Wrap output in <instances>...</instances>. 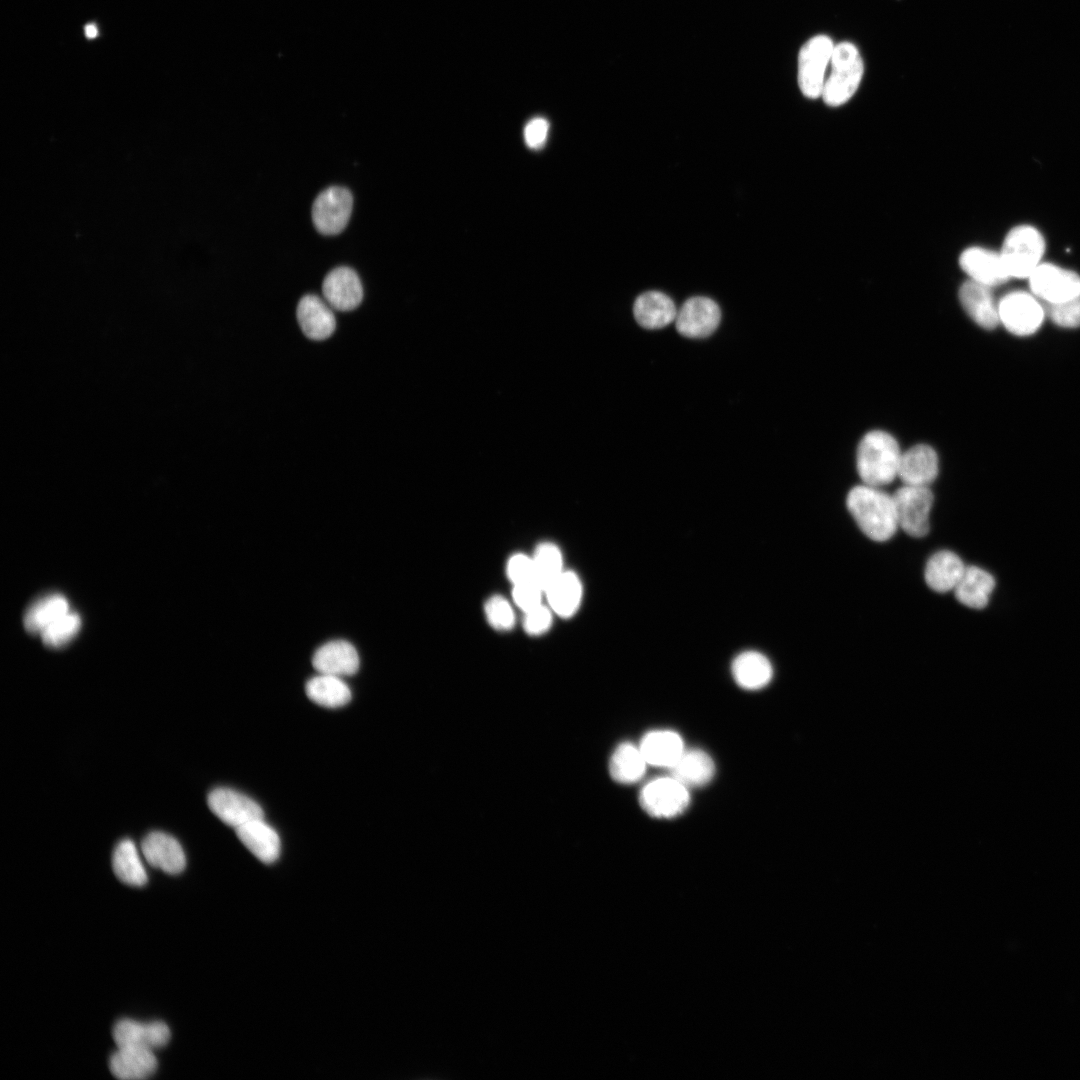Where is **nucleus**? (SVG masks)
<instances>
[{
  "instance_id": "23",
  "label": "nucleus",
  "mask_w": 1080,
  "mask_h": 1080,
  "mask_svg": "<svg viewBox=\"0 0 1080 1080\" xmlns=\"http://www.w3.org/2000/svg\"><path fill=\"white\" fill-rule=\"evenodd\" d=\"M236 834L244 846L261 862L270 864L279 857L280 838L263 819L253 820L236 828Z\"/></svg>"
},
{
  "instance_id": "20",
  "label": "nucleus",
  "mask_w": 1080,
  "mask_h": 1080,
  "mask_svg": "<svg viewBox=\"0 0 1080 1080\" xmlns=\"http://www.w3.org/2000/svg\"><path fill=\"white\" fill-rule=\"evenodd\" d=\"M312 664L319 673L342 678L357 672L359 657L351 643L334 640L325 643L315 651Z\"/></svg>"
},
{
  "instance_id": "41",
  "label": "nucleus",
  "mask_w": 1080,
  "mask_h": 1080,
  "mask_svg": "<svg viewBox=\"0 0 1080 1080\" xmlns=\"http://www.w3.org/2000/svg\"><path fill=\"white\" fill-rule=\"evenodd\" d=\"M549 131V123L544 118L530 120L524 128L526 144L533 149L540 148L546 141Z\"/></svg>"
},
{
  "instance_id": "17",
  "label": "nucleus",
  "mask_w": 1080,
  "mask_h": 1080,
  "mask_svg": "<svg viewBox=\"0 0 1080 1080\" xmlns=\"http://www.w3.org/2000/svg\"><path fill=\"white\" fill-rule=\"evenodd\" d=\"M332 307L317 295L303 296L297 306V320L302 332L315 341L330 337L336 328Z\"/></svg>"
},
{
  "instance_id": "5",
  "label": "nucleus",
  "mask_w": 1080,
  "mask_h": 1080,
  "mask_svg": "<svg viewBox=\"0 0 1080 1080\" xmlns=\"http://www.w3.org/2000/svg\"><path fill=\"white\" fill-rule=\"evenodd\" d=\"M834 47L833 41L826 35H816L801 47L797 76L799 88L805 97L815 99L822 96Z\"/></svg>"
},
{
  "instance_id": "9",
  "label": "nucleus",
  "mask_w": 1080,
  "mask_h": 1080,
  "mask_svg": "<svg viewBox=\"0 0 1080 1080\" xmlns=\"http://www.w3.org/2000/svg\"><path fill=\"white\" fill-rule=\"evenodd\" d=\"M1031 293L1044 304L1080 296V276L1060 266L1041 263L1028 277Z\"/></svg>"
},
{
  "instance_id": "22",
  "label": "nucleus",
  "mask_w": 1080,
  "mask_h": 1080,
  "mask_svg": "<svg viewBox=\"0 0 1080 1080\" xmlns=\"http://www.w3.org/2000/svg\"><path fill=\"white\" fill-rule=\"evenodd\" d=\"M633 314L643 328L659 329L675 320L677 309L668 295L660 291H647L636 298Z\"/></svg>"
},
{
  "instance_id": "15",
  "label": "nucleus",
  "mask_w": 1080,
  "mask_h": 1080,
  "mask_svg": "<svg viewBox=\"0 0 1080 1080\" xmlns=\"http://www.w3.org/2000/svg\"><path fill=\"white\" fill-rule=\"evenodd\" d=\"M113 1038L118 1047L154 1050L168 1043L170 1030L165 1023L160 1021L141 1023L131 1019H122L114 1026Z\"/></svg>"
},
{
  "instance_id": "21",
  "label": "nucleus",
  "mask_w": 1080,
  "mask_h": 1080,
  "mask_svg": "<svg viewBox=\"0 0 1080 1080\" xmlns=\"http://www.w3.org/2000/svg\"><path fill=\"white\" fill-rule=\"evenodd\" d=\"M111 1073L119 1079L137 1080L152 1076L157 1069L153 1050L138 1047H118L109 1061Z\"/></svg>"
},
{
  "instance_id": "12",
  "label": "nucleus",
  "mask_w": 1080,
  "mask_h": 1080,
  "mask_svg": "<svg viewBox=\"0 0 1080 1080\" xmlns=\"http://www.w3.org/2000/svg\"><path fill=\"white\" fill-rule=\"evenodd\" d=\"M210 810L225 824L235 829L257 819L264 813L258 803L229 788H216L207 798Z\"/></svg>"
},
{
  "instance_id": "29",
  "label": "nucleus",
  "mask_w": 1080,
  "mask_h": 1080,
  "mask_svg": "<svg viewBox=\"0 0 1080 1080\" xmlns=\"http://www.w3.org/2000/svg\"><path fill=\"white\" fill-rule=\"evenodd\" d=\"M732 674L740 687L755 690L769 683L773 669L770 661L763 654L757 651H746L734 659Z\"/></svg>"
},
{
  "instance_id": "8",
  "label": "nucleus",
  "mask_w": 1080,
  "mask_h": 1080,
  "mask_svg": "<svg viewBox=\"0 0 1080 1080\" xmlns=\"http://www.w3.org/2000/svg\"><path fill=\"white\" fill-rule=\"evenodd\" d=\"M688 788L674 777H661L648 782L640 792L642 808L656 818H673L689 805Z\"/></svg>"
},
{
  "instance_id": "19",
  "label": "nucleus",
  "mask_w": 1080,
  "mask_h": 1080,
  "mask_svg": "<svg viewBox=\"0 0 1080 1080\" xmlns=\"http://www.w3.org/2000/svg\"><path fill=\"white\" fill-rule=\"evenodd\" d=\"M960 303L968 316L980 327L994 329L999 323L998 303L991 288L972 280L959 288Z\"/></svg>"
},
{
  "instance_id": "16",
  "label": "nucleus",
  "mask_w": 1080,
  "mask_h": 1080,
  "mask_svg": "<svg viewBox=\"0 0 1080 1080\" xmlns=\"http://www.w3.org/2000/svg\"><path fill=\"white\" fill-rule=\"evenodd\" d=\"M146 861L168 874H178L186 865L182 846L172 836L163 832H151L141 842Z\"/></svg>"
},
{
  "instance_id": "10",
  "label": "nucleus",
  "mask_w": 1080,
  "mask_h": 1080,
  "mask_svg": "<svg viewBox=\"0 0 1080 1080\" xmlns=\"http://www.w3.org/2000/svg\"><path fill=\"white\" fill-rule=\"evenodd\" d=\"M353 206L349 190L332 186L322 191L312 206V219L316 229L324 235L340 233L347 225Z\"/></svg>"
},
{
  "instance_id": "32",
  "label": "nucleus",
  "mask_w": 1080,
  "mask_h": 1080,
  "mask_svg": "<svg viewBox=\"0 0 1080 1080\" xmlns=\"http://www.w3.org/2000/svg\"><path fill=\"white\" fill-rule=\"evenodd\" d=\"M112 866L117 878L127 885L143 886L148 880L138 850L130 839H124L116 846Z\"/></svg>"
},
{
  "instance_id": "36",
  "label": "nucleus",
  "mask_w": 1080,
  "mask_h": 1080,
  "mask_svg": "<svg viewBox=\"0 0 1080 1080\" xmlns=\"http://www.w3.org/2000/svg\"><path fill=\"white\" fill-rule=\"evenodd\" d=\"M488 623L495 630L509 631L515 624V615L509 601L500 595L490 597L484 605Z\"/></svg>"
},
{
  "instance_id": "11",
  "label": "nucleus",
  "mask_w": 1080,
  "mask_h": 1080,
  "mask_svg": "<svg viewBox=\"0 0 1080 1080\" xmlns=\"http://www.w3.org/2000/svg\"><path fill=\"white\" fill-rule=\"evenodd\" d=\"M720 319V308L714 300L694 296L686 300L677 311L675 325L677 331L685 337L704 338L717 329Z\"/></svg>"
},
{
  "instance_id": "28",
  "label": "nucleus",
  "mask_w": 1080,
  "mask_h": 1080,
  "mask_svg": "<svg viewBox=\"0 0 1080 1080\" xmlns=\"http://www.w3.org/2000/svg\"><path fill=\"white\" fill-rule=\"evenodd\" d=\"M994 587L995 580L990 573L979 567L969 566L953 591L961 604L982 609L988 604Z\"/></svg>"
},
{
  "instance_id": "30",
  "label": "nucleus",
  "mask_w": 1080,
  "mask_h": 1080,
  "mask_svg": "<svg viewBox=\"0 0 1080 1080\" xmlns=\"http://www.w3.org/2000/svg\"><path fill=\"white\" fill-rule=\"evenodd\" d=\"M308 698L319 706L338 708L351 700V691L341 677L322 674L308 680L305 687Z\"/></svg>"
},
{
  "instance_id": "40",
  "label": "nucleus",
  "mask_w": 1080,
  "mask_h": 1080,
  "mask_svg": "<svg viewBox=\"0 0 1080 1080\" xmlns=\"http://www.w3.org/2000/svg\"><path fill=\"white\" fill-rule=\"evenodd\" d=\"M506 572L513 585L534 581L532 557L523 553L512 555L507 562Z\"/></svg>"
},
{
  "instance_id": "4",
  "label": "nucleus",
  "mask_w": 1080,
  "mask_h": 1080,
  "mask_svg": "<svg viewBox=\"0 0 1080 1080\" xmlns=\"http://www.w3.org/2000/svg\"><path fill=\"white\" fill-rule=\"evenodd\" d=\"M1044 252V237L1030 225H1019L1011 229L1000 250L1010 278H1028L1041 264Z\"/></svg>"
},
{
  "instance_id": "24",
  "label": "nucleus",
  "mask_w": 1080,
  "mask_h": 1080,
  "mask_svg": "<svg viewBox=\"0 0 1080 1080\" xmlns=\"http://www.w3.org/2000/svg\"><path fill=\"white\" fill-rule=\"evenodd\" d=\"M965 569L966 566L957 554L942 550L930 557L925 567L924 577L932 590L945 593L954 590Z\"/></svg>"
},
{
  "instance_id": "1",
  "label": "nucleus",
  "mask_w": 1080,
  "mask_h": 1080,
  "mask_svg": "<svg viewBox=\"0 0 1080 1080\" xmlns=\"http://www.w3.org/2000/svg\"><path fill=\"white\" fill-rule=\"evenodd\" d=\"M846 504L861 531L874 541H887L899 528L893 497L880 487L864 483L855 486Z\"/></svg>"
},
{
  "instance_id": "42",
  "label": "nucleus",
  "mask_w": 1080,
  "mask_h": 1080,
  "mask_svg": "<svg viewBox=\"0 0 1080 1080\" xmlns=\"http://www.w3.org/2000/svg\"><path fill=\"white\" fill-rule=\"evenodd\" d=\"M85 36L89 39H93L98 36V28L94 24H88L84 29Z\"/></svg>"
},
{
  "instance_id": "38",
  "label": "nucleus",
  "mask_w": 1080,
  "mask_h": 1080,
  "mask_svg": "<svg viewBox=\"0 0 1080 1080\" xmlns=\"http://www.w3.org/2000/svg\"><path fill=\"white\" fill-rule=\"evenodd\" d=\"M543 594L544 590L535 581L513 585V600L524 613L542 604Z\"/></svg>"
},
{
  "instance_id": "26",
  "label": "nucleus",
  "mask_w": 1080,
  "mask_h": 1080,
  "mask_svg": "<svg viewBox=\"0 0 1080 1080\" xmlns=\"http://www.w3.org/2000/svg\"><path fill=\"white\" fill-rule=\"evenodd\" d=\"M647 764L670 768L684 751L681 737L670 730L647 733L639 746Z\"/></svg>"
},
{
  "instance_id": "3",
  "label": "nucleus",
  "mask_w": 1080,
  "mask_h": 1080,
  "mask_svg": "<svg viewBox=\"0 0 1080 1080\" xmlns=\"http://www.w3.org/2000/svg\"><path fill=\"white\" fill-rule=\"evenodd\" d=\"M863 72V61L854 44L841 42L835 45L821 96L824 102L838 107L849 101L861 83Z\"/></svg>"
},
{
  "instance_id": "18",
  "label": "nucleus",
  "mask_w": 1080,
  "mask_h": 1080,
  "mask_svg": "<svg viewBox=\"0 0 1080 1080\" xmlns=\"http://www.w3.org/2000/svg\"><path fill=\"white\" fill-rule=\"evenodd\" d=\"M938 466L935 450L929 445L918 444L902 453L898 477L905 485L928 487L937 477Z\"/></svg>"
},
{
  "instance_id": "13",
  "label": "nucleus",
  "mask_w": 1080,
  "mask_h": 1080,
  "mask_svg": "<svg viewBox=\"0 0 1080 1080\" xmlns=\"http://www.w3.org/2000/svg\"><path fill=\"white\" fill-rule=\"evenodd\" d=\"M961 269L969 280L990 288L1001 285L1010 279L1000 252L983 247H969L959 257Z\"/></svg>"
},
{
  "instance_id": "25",
  "label": "nucleus",
  "mask_w": 1080,
  "mask_h": 1080,
  "mask_svg": "<svg viewBox=\"0 0 1080 1080\" xmlns=\"http://www.w3.org/2000/svg\"><path fill=\"white\" fill-rule=\"evenodd\" d=\"M551 610L562 618L572 617L578 610L583 587L573 571H563L544 591Z\"/></svg>"
},
{
  "instance_id": "14",
  "label": "nucleus",
  "mask_w": 1080,
  "mask_h": 1080,
  "mask_svg": "<svg viewBox=\"0 0 1080 1080\" xmlns=\"http://www.w3.org/2000/svg\"><path fill=\"white\" fill-rule=\"evenodd\" d=\"M322 292L325 301L338 311L355 309L363 298V288L357 273L345 266L337 267L326 275Z\"/></svg>"
},
{
  "instance_id": "39",
  "label": "nucleus",
  "mask_w": 1080,
  "mask_h": 1080,
  "mask_svg": "<svg viewBox=\"0 0 1080 1080\" xmlns=\"http://www.w3.org/2000/svg\"><path fill=\"white\" fill-rule=\"evenodd\" d=\"M524 614L523 627L531 636L542 635L551 627L553 617L550 607L540 604Z\"/></svg>"
},
{
  "instance_id": "33",
  "label": "nucleus",
  "mask_w": 1080,
  "mask_h": 1080,
  "mask_svg": "<svg viewBox=\"0 0 1080 1080\" xmlns=\"http://www.w3.org/2000/svg\"><path fill=\"white\" fill-rule=\"evenodd\" d=\"M69 611L67 599L60 594L47 595L25 612L23 623L31 634H41L51 623Z\"/></svg>"
},
{
  "instance_id": "35",
  "label": "nucleus",
  "mask_w": 1080,
  "mask_h": 1080,
  "mask_svg": "<svg viewBox=\"0 0 1080 1080\" xmlns=\"http://www.w3.org/2000/svg\"><path fill=\"white\" fill-rule=\"evenodd\" d=\"M81 617L68 611L51 623L42 633V641L49 647H60L68 643L80 630Z\"/></svg>"
},
{
  "instance_id": "6",
  "label": "nucleus",
  "mask_w": 1080,
  "mask_h": 1080,
  "mask_svg": "<svg viewBox=\"0 0 1080 1080\" xmlns=\"http://www.w3.org/2000/svg\"><path fill=\"white\" fill-rule=\"evenodd\" d=\"M1000 323L1012 334L1035 333L1046 316L1043 303L1032 293L1013 291L998 302Z\"/></svg>"
},
{
  "instance_id": "34",
  "label": "nucleus",
  "mask_w": 1080,
  "mask_h": 1080,
  "mask_svg": "<svg viewBox=\"0 0 1080 1080\" xmlns=\"http://www.w3.org/2000/svg\"><path fill=\"white\" fill-rule=\"evenodd\" d=\"M534 581L545 589L563 573V556L560 548L552 542L539 544L532 556Z\"/></svg>"
},
{
  "instance_id": "37",
  "label": "nucleus",
  "mask_w": 1080,
  "mask_h": 1080,
  "mask_svg": "<svg viewBox=\"0 0 1080 1080\" xmlns=\"http://www.w3.org/2000/svg\"><path fill=\"white\" fill-rule=\"evenodd\" d=\"M1046 315L1056 325L1063 328L1080 326V296L1067 301L1044 304Z\"/></svg>"
},
{
  "instance_id": "27",
  "label": "nucleus",
  "mask_w": 1080,
  "mask_h": 1080,
  "mask_svg": "<svg viewBox=\"0 0 1080 1080\" xmlns=\"http://www.w3.org/2000/svg\"><path fill=\"white\" fill-rule=\"evenodd\" d=\"M669 769L671 776L687 788L706 785L715 772L711 757L704 751L697 749L684 750Z\"/></svg>"
},
{
  "instance_id": "2",
  "label": "nucleus",
  "mask_w": 1080,
  "mask_h": 1080,
  "mask_svg": "<svg viewBox=\"0 0 1080 1080\" xmlns=\"http://www.w3.org/2000/svg\"><path fill=\"white\" fill-rule=\"evenodd\" d=\"M902 452L897 440L888 432L872 430L866 433L857 448L856 466L864 484L882 487L898 477Z\"/></svg>"
},
{
  "instance_id": "7",
  "label": "nucleus",
  "mask_w": 1080,
  "mask_h": 1080,
  "mask_svg": "<svg viewBox=\"0 0 1080 1080\" xmlns=\"http://www.w3.org/2000/svg\"><path fill=\"white\" fill-rule=\"evenodd\" d=\"M892 497L898 527L909 536H925L929 531V514L934 500L929 487L903 484Z\"/></svg>"
},
{
  "instance_id": "31",
  "label": "nucleus",
  "mask_w": 1080,
  "mask_h": 1080,
  "mask_svg": "<svg viewBox=\"0 0 1080 1080\" xmlns=\"http://www.w3.org/2000/svg\"><path fill=\"white\" fill-rule=\"evenodd\" d=\"M646 764L640 748L625 742L620 744L611 755L609 771L615 781L631 784L643 777Z\"/></svg>"
}]
</instances>
